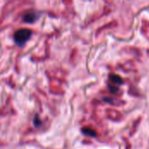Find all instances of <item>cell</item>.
<instances>
[{"instance_id":"7a4b0ae2","label":"cell","mask_w":149,"mask_h":149,"mask_svg":"<svg viewBox=\"0 0 149 149\" xmlns=\"http://www.w3.org/2000/svg\"><path fill=\"white\" fill-rule=\"evenodd\" d=\"M37 18V16H36V14L35 13H31V12H30V13H27V14H25L24 15V20L25 21V22H27V23H32L33 21H35V19Z\"/></svg>"},{"instance_id":"3957f363","label":"cell","mask_w":149,"mask_h":149,"mask_svg":"<svg viewBox=\"0 0 149 149\" xmlns=\"http://www.w3.org/2000/svg\"><path fill=\"white\" fill-rule=\"evenodd\" d=\"M110 80L113 82V84H116V85H121L123 80L120 77H119L118 75H114V74H111L110 75Z\"/></svg>"},{"instance_id":"277c9868","label":"cell","mask_w":149,"mask_h":149,"mask_svg":"<svg viewBox=\"0 0 149 149\" xmlns=\"http://www.w3.org/2000/svg\"><path fill=\"white\" fill-rule=\"evenodd\" d=\"M82 132H83L84 134L88 135V136H92V137L96 136V132L93 129H91L90 127H85V128H83L82 129Z\"/></svg>"},{"instance_id":"6da1fadb","label":"cell","mask_w":149,"mask_h":149,"mask_svg":"<svg viewBox=\"0 0 149 149\" xmlns=\"http://www.w3.org/2000/svg\"><path fill=\"white\" fill-rule=\"evenodd\" d=\"M31 31L28 29H21L16 31L14 34V39L15 42L18 45H23L31 37Z\"/></svg>"},{"instance_id":"5b68a950","label":"cell","mask_w":149,"mask_h":149,"mask_svg":"<svg viewBox=\"0 0 149 149\" xmlns=\"http://www.w3.org/2000/svg\"><path fill=\"white\" fill-rule=\"evenodd\" d=\"M109 88H110V90H111V92H112V93H117V92H118V88H117V87H115V86H114V87H113L112 86H109Z\"/></svg>"}]
</instances>
